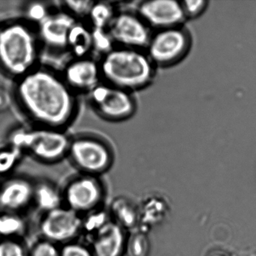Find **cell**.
<instances>
[{
  "label": "cell",
  "instance_id": "cell-25",
  "mask_svg": "<svg viewBox=\"0 0 256 256\" xmlns=\"http://www.w3.org/2000/svg\"><path fill=\"white\" fill-rule=\"evenodd\" d=\"M92 52L100 55V58L116 47L108 30L92 28Z\"/></svg>",
  "mask_w": 256,
  "mask_h": 256
},
{
  "label": "cell",
  "instance_id": "cell-13",
  "mask_svg": "<svg viewBox=\"0 0 256 256\" xmlns=\"http://www.w3.org/2000/svg\"><path fill=\"white\" fill-rule=\"evenodd\" d=\"M76 22L62 10L52 12L36 26L40 44L55 52L67 50L68 34Z\"/></svg>",
  "mask_w": 256,
  "mask_h": 256
},
{
  "label": "cell",
  "instance_id": "cell-31",
  "mask_svg": "<svg viewBox=\"0 0 256 256\" xmlns=\"http://www.w3.org/2000/svg\"><path fill=\"white\" fill-rule=\"evenodd\" d=\"M10 104V96L5 90L0 88V110L6 109Z\"/></svg>",
  "mask_w": 256,
  "mask_h": 256
},
{
  "label": "cell",
  "instance_id": "cell-24",
  "mask_svg": "<svg viewBox=\"0 0 256 256\" xmlns=\"http://www.w3.org/2000/svg\"><path fill=\"white\" fill-rule=\"evenodd\" d=\"M24 154L14 146L8 145L0 150V176L10 174L17 167Z\"/></svg>",
  "mask_w": 256,
  "mask_h": 256
},
{
  "label": "cell",
  "instance_id": "cell-32",
  "mask_svg": "<svg viewBox=\"0 0 256 256\" xmlns=\"http://www.w3.org/2000/svg\"><path fill=\"white\" fill-rule=\"evenodd\" d=\"M220 256V254H216V256Z\"/></svg>",
  "mask_w": 256,
  "mask_h": 256
},
{
  "label": "cell",
  "instance_id": "cell-20",
  "mask_svg": "<svg viewBox=\"0 0 256 256\" xmlns=\"http://www.w3.org/2000/svg\"><path fill=\"white\" fill-rule=\"evenodd\" d=\"M116 14L114 6L112 2L94 1L88 17L90 26L92 29L108 30Z\"/></svg>",
  "mask_w": 256,
  "mask_h": 256
},
{
  "label": "cell",
  "instance_id": "cell-16",
  "mask_svg": "<svg viewBox=\"0 0 256 256\" xmlns=\"http://www.w3.org/2000/svg\"><path fill=\"white\" fill-rule=\"evenodd\" d=\"M112 221L126 232L138 230L140 223L138 206L125 196H118L110 202L108 209Z\"/></svg>",
  "mask_w": 256,
  "mask_h": 256
},
{
  "label": "cell",
  "instance_id": "cell-15",
  "mask_svg": "<svg viewBox=\"0 0 256 256\" xmlns=\"http://www.w3.org/2000/svg\"><path fill=\"white\" fill-rule=\"evenodd\" d=\"M126 232L112 220L90 240L94 256H124L127 241Z\"/></svg>",
  "mask_w": 256,
  "mask_h": 256
},
{
  "label": "cell",
  "instance_id": "cell-3",
  "mask_svg": "<svg viewBox=\"0 0 256 256\" xmlns=\"http://www.w3.org/2000/svg\"><path fill=\"white\" fill-rule=\"evenodd\" d=\"M98 62L102 82L131 92L148 86L154 77V62L142 49L116 46Z\"/></svg>",
  "mask_w": 256,
  "mask_h": 256
},
{
  "label": "cell",
  "instance_id": "cell-30",
  "mask_svg": "<svg viewBox=\"0 0 256 256\" xmlns=\"http://www.w3.org/2000/svg\"><path fill=\"white\" fill-rule=\"evenodd\" d=\"M206 2L203 0H187L181 4L185 16L194 17L200 14L206 7Z\"/></svg>",
  "mask_w": 256,
  "mask_h": 256
},
{
  "label": "cell",
  "instance_id": "cell-17",
  "mask_svg": "<svg viewBox=\"0 0 256 256\" xmlns=\"http://www.w3.org/2000/svg\"><path fill=\"white\" fill-rule=\"evenodd\" d=\"M34 205L42 214L64 206L62 190L50 181H35Z\"/></svg>",
  "mask_w": 256,
  "mask_h": 256
},
{
  "label": "cell",
  "instance_id": "cell-1",
  "mask_svg": "<svg viewBox=\"0 0 256 256\" xmlns=\"http://www.w3.org/2000/svg\"><path fill=\"white\" fill-rule=\"evenodd\" d=\"M13 98L32 125L65 130L77 115V94L52 68H34L16 80Z\"/></svg>",
  "mask_w": 256,
  "mask_h": 256
},
{
  "label": "cell",
  "instance_id": "cell-22",
  "mask_svg": "<svg viewBox=\"0 0 256 256\" xmlns=\"http://www.w3.org/2000/svg\"><path fill=\"white\" fill-rule=\"evenodd\" d=\"M150 248L149 238L144 232L136 230L127 238L126 254L128 256H148Z\"/></svg>",
  "mask_w": 256,
  "mask_h": 256
},
{
  "label": "cell",
  "instance_id": "cell-2",
  "mask_svg": "<svg viewBox=\"0 0 256 256\" xmlns=\"http://www.w3.org/2000/svg\"><path fill=\"white\" fill-rule=\"evenodd\" d=\"M40 44L36 30L22 18L0 25V70L16 80L23 77L38 66Z\"/></svg>",
  "mask_w": 256,
  "mask_h": 256
},
{
  "label": "cell",
  "instance_id": "cell-18",
  "mask_svg": "<svg viewBox=\"0 0 256 256\" xmlns=\"http://www.w3.org/2000/svg\"><path fill=\"white\" fill-rule=\"evenodd\" d=\"M67 50L74 58L90 56L92 53V28L82 22H76L67 40Z\"/></svg>",
  "mask_w": 256,
  "mask_h": 256
},
{
  "label": "cell",
  "instance_id": "cell-23",
  "mask_svg": "<svg viewBox=\"0 0 256 256\" xmlns=\"http://www.w3.org/2000/svg\"><path fill=\"white\" fill-rule=\"evenodd\" d=\"M50 7L44 2H30L24 6L23 19L30 24L37 26L52 12Z\"/></svg>",
  "mask_w": 256,
  "mask_h": 256
},
{
  "label": "cell",
  "instance_id": "cell-28",
  "mask_svg": "<svg viewBox=\"0 0 256 256\" xmlns=\"http://www.w3.org/2000/svg\"><path fill=\"white\" fill-rule=\"evenodd\" d=\"M28 256H60V247L48 240H38L28 251Z\"/></svg>",
  "mask_w": 256,
  "mask_h": 256
},
{
  "label": "cell",
  "instance_id": "cell-9",
  "mask_svg": "<svg viewBox=\"0 0 256 256\" xmlns=\"http://www.w3.org/2000/svg\"><path fill=\"white\" fill-rule=\"evenodd\" d=\"M108 30L118 47L144 50L151 38L149 26L137 12H116Z\"/></svg>",
  "mask_w": 256,
  "mask_h": 256
},
{
  "label": "cell",
  "instance_id": "cell-19",
  "mask_svg": "<svg viewBox=\"0 0 256 256\" xmlns=\"http://www.w3.org/2000/svg\"><path fill=\"white\" fill-rule=\"evenodd\" d=\"M28 223L20 214L0 212V238L20 239Z\"/></svg>",
  "mask_w": 256,
  "mask_h": 256
},
{
  "label": "cell",
  "instance_id": "cell-7",
  "mask_svg": "<svg viewBox=\"0 0 256 256\" xmlns=\"http://www.w3.org/2000/svg\"><path fill=\"white\" fill-rule=\"evenodd\" d=\"M62 193L64 206L82 216L102 208L106 192L98 176L80 173L67 182Z\"/></svg>",
  "mask_w": 256,
  "mask_h": 256
},
{
  "label": "cell",
  "instance_id": "cell-4",
  "mask_svg": "<svg viewBox=\"0 0 256 256\" xmlns=\"http://www.w3.org/2000/svg\"><path fill=\"white\" fill-rule=\"evenodd\" d=\"M71 137L65 130L32 125L20 126L8 134V145L37 161L53 164L67 157Z\"/></svg>",
  "mask_w": 256,
  "mask_h": 256
},
{
  "label": "cell",
  "instance_id": "cell-26",
  "mask_svg": "<svg viewBox=\"0 0 256 256\" xmlns=\"http://www.w3.org/2000/svg\"><path fill=\"white\" fill-rule=\"evenodd\" d=\"M62 4V10L70 14L74 20L82 22V19H88L94 1L90 0H67Z\"/></svg>",
  "mask_w": 256,
  "mask_h": 256
},
{
  "label": "cell",
  "instance_id": "cell-5",
  "mask_svg": "<svg viewBox=\"0 0 256 256\" xmlns=\"http://www.w3.org/2000/svg\"><path fill=\"white\" fill-rule=\"evenodd\" d=\"M67 157L80 173L98 176L107 172L114 160L110 145L94 134L71 138Z\"/></svg>",
  "mask_w": 256,
  "mask_h": 256
},
{
  "label": "cell",
  "instance_id": "cell-12",
  "mask_svg": "<svg viewBox=\"0 0 256 256\" xmlns=\"http://www.w3.org/2000/svg\"><path fill=\"white\" fill-rule=\"evenodd\" d=\"M61 76L76 94H89L102 82L100 62L90 56L74 58L64 67Z\"/></svg>",
  "mask_w": 256,
  "mask_h": 256
},
{
  "label": "cell",
  "instance_id": "cell-11",
  "mask_svg": "<svg viewBox=\"0 0 256 256\" xmlns=\"http://www.w3.org/2000/svg\"><path fill=\"white\" fill-rule=\"evenodd\" d=\"M35 181L14 176L0 184V212L22 214L34 204Z\"/></svg>",
  "mask_w": 256,
  "mask_h": 256
},
{
  "label": "cell",
  "instance_id": "cell-27",
  "mask_svg": "<svg viewBox=\"0 0 256 256\" xmlns=\"http://www.w3.org/2000/svg\"><path fill=\"white\" fill-rule=\"evenodd\" d=\"M0 256H28V251L20 239L0 238Z\"/></svg>",
  "mask_w": 256,
  "mask_h": 256
},
{
  "label": "cell",
  "instance_id": "cell-14",
  "mask_svg": "<svg viewBox=\"0 0 256 256\" xmlns=\"http://www.w3.org/2000/svg\"><path fill=\"white\" fill-rule=\"evenodd\" d=\"M136 12L150 26L168 29L179 24L184 14L181 4L173 0H151L140 2Z\"/></svg>",
  "mask_w": 256,
  "mask_h": 256
},
{
  "label": "cell",
  "instance_id": "cell-8",
  "mask_svg": "<svg viewBox=\"0 0 256 256\" xmlns=\"http://www.w3.org/2000/svg\"><path fill=\"white\" fill-rule=\"evenodd\" d=\"M44 239L58 244L74 241L82 234V216L62 206L42 214L38 224Z\"/></svg>",
  "mask_w": 256,
  "mask_h": 256
},
{
  "label": "cell",
  "instance_id": "cell-10",
  "mask_svg": "<svg viewBox=\"0 0 256 256\" xmlns=\"http://www.w3.org/2000/svg\"><path fill=\"white\" fill-rule=\"evenodd\" d=\"M187 47L185 34L175 28L160 30L151 36L146 46V54L152 62L156 64H172L179 59Z\"/></svg>",
  "mask_w": 256,
  "mask_h": 256
},
{
  "label": "cell",
  "instance_id": "cell-21",
  "mask_svg": "<svg viewBox=\"0 0 256 256\" xmlns=\"http://www.w3.org/2000/svg\"><path fill=\"white\" fill-rule=\"evenodd\" d=\"M112 220L108 210H104L103 206L88 212L84 216H82V234L90 240Z\"/></svg>",
  "mask_w": 256,
  "mask_h": 256
},
{
  "label": "cell",
  "instance_id": "cell-6",
  "mask_svg": "<svg viewBox=\"0 0 256 256\" xmlns=\"http://www.w3.org/2000/svg\"><path fill=\"white\" fill-rule=\"evenodd\" d=\"M92 110L112 122L126 120L137 109L132 92L102 82L88 94Z\"/></svg>",
  "mask_w": 256,
  "mask_h": 256
},
{
  "label": "cell",
  "instance_id": "cell-29",
  "mask_svg": "<svg viewBox=\"0 0 256 256\" xmlns=\"http://www.w3.org/2000/svg\"><path fill=\"white\" fill-rule=\"evenodd\" d=\"M60 256H94V254L89 246L72 241L60 247Z\"/></svg>",
  "mask_w": 256,
  "mask_h": 256
}]
</instances>
